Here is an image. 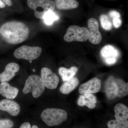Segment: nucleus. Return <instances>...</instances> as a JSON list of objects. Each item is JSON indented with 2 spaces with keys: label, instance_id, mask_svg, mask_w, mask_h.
Instances as JSON below:
<instances>
[{
  "label": "nucleus",
  "instance_id": "f257e3e1",
  "mask_svg": "<svg viewBox=\"0 0 128 128\" xmlns=\"http://www.w3.org/2000/svg\"><path fill=\"white\" fill-rule=\"evenodd\" d=\"M29 34L28 26L19 21H10L0 26V37L9 44L22 43L26 40Z\"/></svg>",
  "mask_w": 128,
  "mask_h": 128
},
{
  "label": "nucleus",
  "instance_id": "f03ea898",
  "mask_svg": "<svg viewBox=\"0 0 128 128\" xmlns=\"http://www.w3.org/2000/svg\"><path fill=\"white\" fill-rule=\"evenodd\" d=\"M42 121L49 126L59 125L66 121L68 114L65 110L57 108H48L41 113Z\"/></svg>",
  "mask_w": 128,
  "mask_h": 128
},
{
  "label": "nucleus",
  "instance_id": "7ed1b4c3",
  "mask_svg": "<svg viewBox=\"0 0 128 128\" xmlns=\"http://www.w3.org/2000/svg\"><path fill=\"white\" fill-rule=\"evenodd\" d=\"M45 86L41 76L36 75H32L28 77L25 81L22 92L24 94L29 92L32 93L34 98H38L43 94Z\"/></svg>",
  "mask_w": 128,
  "mask_h": 128
},
{
  "label": "nucleus",
  "instance_id": "20e7f679",
  "mask_svg": "<svg viewBox=\"0 0 128 128\" xmlns=\"http://www.w3.org/2000/svg\"><path fill=\"white\" fill-rule=\"evenodd\" d=\"M27 4L34 11L36 18L40 19H43L47 12L53 11L56 7L55 2L52 0H27Z\"/></svg>",
  "mask_w": 128,
  "mask_h": 128
},
{
  "label": "nucleus",
  "instance_id": "39448f33",
  "mask_svg": "<svg viewBox=\"0 0 128 128\" xmlns=\"http://www.w3.org/2000/svg\"><path fill=\"white\" fill-rule=\"evenodd\" d=\"M88 29L84 27L71 25L68 29L64 36V39L67 42L76 41L84 42L88 40Z\"/></svg>",
  "mask_w": 128,
  "mask_h": 128
},
{
  "label": "nucleus",
  "instance_id": "423d86ee",
  "mask_svg": "<svg viewBox=\"0 0 128 128\" xmlns=\"http://www.w3.org/2000/svg\"><path fill=\"white\" fill-rule=\"evenodd\" d=\"M42 50L38 46H31L27 45L21 46L15 50L14 57L18 59L32 60L36 59L41 55Z\"/></svg>",
  "mask_w": 128,
  "mask_h": 128
},
{
  "label": "nucleus",
  "instance_id": "0eeeda50",
  "mask_svg": "<svg viewBox=\"0 0 128 128\" xmlns=\"http://www.w3.org/2000/svg\"><path fill=\"white\" fill-rule=\"evenodd\" d=\"M41 77L46 88L50 89L57 88L59 82V78L51 69L47 67L43 68L41 70Z\"/></svg>",
  "mask_w": 128,
  "mask_h": 128
},
{
  "label": "nucleus",
  "instance_id": "6e6552de",
  "mask_svg": "<svg viewBox=\"0 0 128 128\" xmlns=\"http://www.w3.org/2000/svg\"><path fill=\"white\" fill-rule=\"evenodd\" d=\"M88 40L92 44H98L102 40V35L99 30L98 21L96 18H90L88 21Z\"/></svg>",
  "mask_w": 128,
  "mask_h": 128
},
{
  "label": "nucleus",
  "instance_id": "1a4fd4ad",
  "mask_svg": "<svg viewBox=\"0 0 128 128\" xmlns=\"http://www.w3.org/2000/svg\"><path fill=\"white\" fill-rule=\"evenodd\" d=\"M101 84V80L96 77H94L82 84L79 87V92L81 94L97 93L100 89Z\"/></svg>",
  "mask_w": 128,
  "mask_h": 128
},
{
  "label": "nucleus",
  "instance_id": "9d476101",
  "mask_svg": "<svg viewBox=\"0 0 128 128\" xmlns=\"http://www.w3.org/2000/svg\"><path fill=\"white\" fill-rule=\"evenodd\" d=\"M100 54L105 63L110 65L116 63L119 56L118 50L111 45L104 46L101 50Z\"/></svg>",
  "mask_w": 128,
  "mask_h": 128
},
{
  "label": "nucleus",
  "instance_id": "9b49d317",
  "mask_svg": "<svg viewBox=\"0 0 128 128\" xmlns=\"http://www.w3.org/2000/svg\"><path fill=\"white\" fill-rule=\"evenodd\" d=\"M114 112L115 120L124 126L128 127V107L123 104H118L114 106Z\"/></svg>",
  "mask_w": 128,
  "mask_h": 128
},
{
  "label": "nucleus",
  "instance_id": "f8f14e48",
  "mask_svg": "<svg viewBox=\"0 0 128 128\" xmlns=\"http://www.w3.org/2000/svg\"><path fill=\"white\" fill-rule=\"evenodd\" d=\"M0 110L9 113L11 116H17L20 111V105L17 102L8 99L0 101Z\"/></svg>",
  "mask_w": 128,
  "mask_h": 128
},
{
  "label": "nucleus",
  "instance_id": "ddd939ff",
  "mask_svg": "<svg viewBox=\"0 0 128 128\" xmlns=\"http://www.w3.org/2000/svg\"><path fill=\"white\" fill-rule=\"evenodd\" d=\"M19 69L20 66L17 63L11 62L8 64L4 71L0 74V82H7L11 80Z\"/></svg>",
  "mask_w": 128,
  "mask_h": 128
},
{
  "label": "nucleus",
  "instance_id": "4468645a",
  "mask_svg": "<svg viewBox=\"0 0 128 128\" xmlns=\"http://www.w3.org/2000/svg\"><path fill=\"white\" fill-rule=\"evenodd\" d=\"M115 80L112 76H109L105 82L104 91L107 97L110 100H112L117 97L118 87Z\"/></svg>",
  "mask_w": 128,
  "mask_h": 128
},
{
  "label": "nucleus",
  "instance_id": "2eb2a0df",
  "mask_svg": "<svg viewBox=\"0 0 128 128\" xmlns=\"http://www.w3.org/2000/svg\"><path fill=\"white\" fill-rule=\"evenodd\" d=\"M18 92L17 88L12 86L7 82L0 84V94L7 99H14L17 96Z\"/></svg>",
  "mask_w": 128,
  "mask_h": 128
},
{
  "label": "nucleus",
  "instance_id": "dca6fc26",
  "mask_svg": "<svg viewBox=\"0 0 128 128\" xmlns=\"http://www.w3.org/2000/svg\"><path fill=\"white\" fill-rule=\"evenodd\" d=\"M97 99L96 96L92 94H85L81 95L78 98L77 104L80 106H86L90 109L96 107Z\"/></svg>",
  "mask_w": 128,
  "mask_h": 128
},
{
  "label": "nucleus",
  "instance_id": "f3484780",
  "mask_svg": "<svg viewBox=\"0 0 128 128\" xmlns=\"http://www.w3.org/2000/svg\"><path fill=\"white\" fill-rule=\"evenodd\" d=\"M65 82L60 88V91L64 94H68L70 93L74 90L80 84L79 80L75 77H73Z\"/></svg>",
  "mask_w": 128,
  "mask_h": 128
},
{
  "label": "nucleus",
  "instance_id": "a211bd4d",
  "mask_svg": "<svg viewBox=\"0 0 128 128\" xmlns=\"http://www.w3.org/2000/svg\"><path fill=\"white\" fill-rule=\"evenodd\" d=\"M56 7L61 10H70L78 7L79 3L76 0H54Z\"/></svg>",
  "mask_w": 128,
  "mask_h": 128
},
{
  "label": "nucleus",
  "instance_id": "6ab92c4d",
  "mask_svg": "<svg viewBox=\"0 0 128 128\" xmlns=\"http://www.w3.org/2000/svg\"><path fill=\"white\" fill-rule=\"evenodd\" d=\"M78 71V68L75 66H73L70 68L65 67H60L59 69V73L64 82H66L74 77Z\"/></svg>",
  "mask_w": 128,
  "mask_h": 128
},
{
  "label": "nucleus",
  "instance_id": "aec40b11",
  "mask_svg": "<svg viewBox=\"0 0 128 128\" xmlns=\"http://www.w3.org/2000/svg\"><path fill=\"white\" fill-rule=\"evenodd\" d=\"M115 82L118 87L117 97L122 98L128 96V83L125 82L121 79H115Z\"/></svg>",
  "mask_w": 128,
  "mask_h": 128
},
{
  "label": "nucleus",
  "instance_id": "412c9836",
  "mask_svg": "<svg viewBox=\"0 0 128 128\" xmlns=\"http://www.w3.org/2000/svg\"><path fill=\"white\" fill-rule=\"evenodd\" d=\"M59 18L58 16L55 12L52 11L47 12L43 16L44 22L47 25H51L54 21L57 20Z\"/></svg>",
  "mask_w": 128,
  "mask_h": 128
},
{
  "label": "nucleus",
  "instance_id": "4be33fe9",
  "mask_svg": "<svg viewBox=\"0 0 128 128\" xmlns=\"http://www.w3.org/2000/svg\"><path fill=\"white\" fill-rule=\"evenodd\" d=\"M101 24L103 29L106 30H110L112 28V22L109 17L105 14H102L100 16Z\"/></svg>",
  "mask_w": 128,
  "mask_h": 128
},
{
  "label": "nucleus",
  "instance_id": "5701e85b",
  "mask_svg": "<svg viewBox=\"0 0 128 128\" xmlns=\"http://www.w3.org/2000/svg\"><path fill=\"white\" fill-rule=\"evenodd\" d=\"M14 126V122L11 120H0V128H12Z\"/></svg>",
  "mask_w": 128,
  "mask_h": 128
},
{
  "label": "nucleus",
  "instance_id": "b1692460",
  "mask_svg": "<svg viewBox=\"0 0 128 128\" xmlns=\"http://www.w3.org/2000/svg\"><path fill=\"white\" fill-rule=\"evenodd\" d=\"M108 128H128V127L124 126L120 123L115 120H110L107 123Z\"/></svg>",
  "mask_w": 128,
  "mask_h": 128
},
{
  "label": "nucleus",
  "instance_id": "393cba45",
  "mask_svg": "<svg viewBox=\"0 0 128 128\" xmlns=\"http://www.w3.org/2000/svg\"><path fill=\"white\" fill-rule=\"evenodd\" d=\"M109 16L112 19L114 18H120L121 16L118 12L115 10L111 11L109 12Z\"/></svg>",
  "mask_w": 128,
  "mask_h": 128
},
{
  "label": "nucleus",
  "instance_id": "a878e982",
  "mask_svg": "<svg viewBox=\"0 0 128 128\" xmlns=\"http://www.w3.org/2000/svg\"><path fill=\"white\" fill-rule=\"evenodd\" d=\"M113 24L114 27L118 28L120 26L122 23V22L120 18H116L112 19Z\"/></svg>",
  "mask_w": 128,
  "mask_h": 128
},
{
  "label": "nucleus",
  "instance_id": "bb28decb",
  "mask_svg": "<svg viewBox=\"0 0 128 128\" xmlns=\"http://www.w3.org/2000/svg\"><path fill=\"white\" fill-rule=\"evenodd\" d=\"M20 128H31V125L29 122H26L22 124L20 126Z\"/></svg>",
  "mask_w": 128,
  "mask_h": 128
},
{
  "label": "nucleus",
  "instance_id": "cd10ccee",
  "mask_svg": "<svg viewBox=\"0 0 128 128\" xmlns=\"http://www.w3.org/2000/svg\"><path fill=\"white\" fill-rule=\"evenodd\" d=\"M8 6H11L12 4L11 0H0Z\"/></svg>",
  "mask_w": 128,
  "mask_h": 128
},
{
  "label": "nucleus",
  "instance_id": "c85d7f7f",
  "mask_svg": "<svg viewBox=\"0 0 128 128\" xmlns=\"http://www.w3.org/2000/svg\"><path fill=\"white\" fill-rule=\"evenodd\" d=\"M6 7V4L0 0V9L4 8Z\"/></svg>",
  "mask_w": 128,
  "mask_h": 128
},
{
  "label": "nucleus",
  "instance_id": "c756f323",
  "mask_svg": "<svg viewBox=\"0 0 128 128\" xmlns=\"http://www.w3.org/2000/svg\"><path fill=\"white\" fill-rule=\"evenodd\" d=\"M32 128H38V127L37 126H36V125H34V126H32Z\"/></svg>",
  "mask_w": 128,
  "mask_h": 128
}]
</instances>
